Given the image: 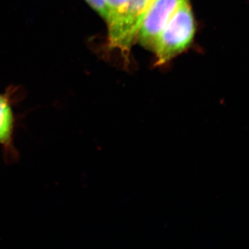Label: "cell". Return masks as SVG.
<instances>
[{
    "instance_id": "cell-1",
    "label": "cell",
    "mask_w": 249,
    "mask_h": 249,
    "mask_svg": "<svg viewBox=\"0 0 249 249\" xmlns=\"http://www.w3.org/2000/svg\"><path fill=\"white\" fill-rule=\"evenodd\" d=\"M194 18L188 0H184L160 33L154 50L157 65H162L182 52L195 35Z\"/></svg>"
},
{
    "instance_id": "cell-2",
    "label": "cell",
    "mask_w": 249,
    "mask_h": 249,
    "mask_svg": "<svg viewBox=\"0 0 249 249\" xmlns=\"http://www.w3.org/2000/svg\"><path fill=\"white\" fill-rule=\"evenodd\" d=\"M154 0H129L127 11L121 22L109 31V45L119 49L127 58L147 9Z\"/></svg>"
},
{
    "instance_id": "cell-3",
    "label": "cell",
    "mask_w": 249,
    "mask_h": 249,
    "mask_svg": "<svg viewBox=\"0 0 249 249\" xmlns=\"http://www.w3.org/2000/svg\"><path fill=\"white\" fill-rule=\"evenodd\" d=\"M184 0H154L144 16L138 35L142 45L154 49L161 31Z\"/></svg>"
},
{
    "instance_id": "cell-4",
    "label": "cell",
    "mask_w": 249,
    "mask_h": 249,
    "mask_svg": "<svg viewBox=\"0 0 249 249\" xmlns=\"http://www.w3.org/2000/svg\"><path fill=\"white\" fill-rule=\"evenodd\" d=\"M9 95L0 94V146L6 163H13L19 158L15 146V137L17 131V116Z\"/></svg>"
},
{
    "instance_id": "cell-5",
    "label": "cell",
    "mask_w": 249,
    "mask_h": 249,
    "mask_svg": "<svg viewBox=\"0 0 249 249\" xmlns=\"http://www.w3.org/2000/svg\"><path fill=\"white\" fill-rule=\"evenodd\" d=\"M107 10V17L106 18L109 31L112 30L121 22L124 17L129 0H104Z\"/></svg>"
},
{
    "instance_id": "cell-6",
    "label": "cell",
    "mask_w": 249,
    "mask_h": 249,
    "mask_svg": "<svg viewBox=\"0 0 249 249\" xmlns=\"http://www.w3.org/2000/svg\"><path fill=\"white\" fill-rule=\"evenodd\" d=\"M90 6L106 19L107 17V10H106V4L104 0H86Z\"/></svg>"
}]
</instances>
